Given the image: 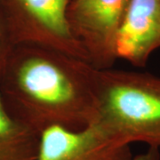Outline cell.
<instances>
[{
  "instance_id": "6da1fadb",
  "label": "cell",
  "mask_w": 160,
  "mask_h": 160,
  "mask_svg": "<svg viewBox=\"0 0 160 160\" xmlns=\"http://www.w3.org/2000/svg\"><path fill=\"white\" fill-rule=\"evenodd\" d=\"M96 73L81 58L18 44L0 81V97L11 116L38 135L55 126L83 130L97 119Z\"/></svg>"
},
{
  "instance_id": "7a4b0ae2",
  "label": "cell",
  "mask_w": 160,
  "mask_h": 160,
  "mask_svg": "<svg viewBox=\"0 0 160 160\" xmlns=\"http://www.w3.org/2000/svg\"><path fill=\"white\" fill-rule=\"evenodd\" d=\"M97 119L111 140L124 146L160 148V78L148 72L97 69Z\"/></svg>"
},
{
  "instance_id": "3957f363",
  "label": "cell",
  "mask_w": 160,
  "mask_h": 160,
  "mask_svg": "<svg viewBox=\"0 0 160 160\" xmlns=\"http://www.w3.org/2000/svg\"><path fill=\"white\" fill-rule=\"evenodd\" d=\"M70 0H0L15 44L50 47L87 62L68 20Z\"/></svg>"
},
{
  "instance_id": "277c9868",
  "label": "cell",
  "mask_w": 160,
  "mask_h": 160,
  "mask_svg": "<svg viewBox=\"0 0 160 160\" xmlns=\"http://www.w3.org/2000/svg\"><path fill=\"white\" fill-rule=\"evenodd\" d=\"M130 0H70L68 20L75 38L96 69L116 62V38Z\"/></svg>"
},
{
  "instance_id": "5b68a950",
  "label": "cell",
  "mask_w": 160,
  "mask_h": 160,
  "mask_svg": "<svg viewBox=\"0 0 160 160\" xmlns=\"http://www.w3.org/2000/svg\"><path fill=\"white\" fill-rule=\"evenodd\" d=\"M132 157L130 146L117 143L93 124L78 131L58 126L44 131L34 160H130Z\"/></svg>"
},
{
  "instance_id": "8992f818",
  "label": "cell",
  "mask_w": 160,
  "mask_h": 160,
  "mask_svg": "<svg viewBox=\"0 0 160 160\" xmlns=\"http://www.w3.org/2000/svg\"><path fill=\"white\" fill-rule=\"evenodd\" d=\"M117 59L146 66L160 48V0H130L116 38Z\"/></svg>"
},
{
  "instance_id": "52a82bcc",
  "label": "cell",
  "mask_w": 160,
  "mask_h": 160,
  "mask_svg": "<svg viewBox=\"0 0 160 160\" xmlns=\"http://www.w3.org/2000/svg\"><path fill=\"white\" fill-rule=\"evenodd\" d=\"M39 136L11 116L0 97V160H34Z\"/></svg>"
},
{
  "instance_id": "ba28073f",
  "label": "cell",
  "mask_w": 160,
  "mask_h": 160,
  "mask_svg": "<svg viewBox=\"0 0 160 160\" xmlns=\"http://www.w3.org/2000/svg\"><path fill=\"white\" fill-rule=\"evenodd\" d=\"M15 46L16 44L0 3V81Z\"/></svg>"
},
{
  "instance_id": "9c48e42d",
  "label": "cell",
  "mask_w": 160,
  "mask_h": 160,
  "mask_svg": "<svg viewBox=\"0 0 160 160\" xmlns=\"http://www.w3.org/2000/svg\"><path fill=\"white\" fill-rule=\"evenodd\" d=\"M130 160H160L159 148L149 147L147 151L135 157H132Z\"/></svg>"
}]
</instances>
